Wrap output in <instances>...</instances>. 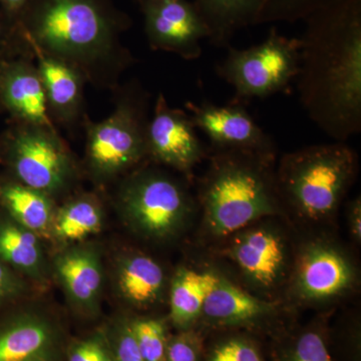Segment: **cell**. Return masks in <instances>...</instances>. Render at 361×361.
Segmentation results:
<instances>
[{"label": "cell", "instance_id": "obj_7", "mask_svg": "<svg viewBox=\"0 0 361 361\" xmlns=\"http://www.w3.org/2000/svg\"><path fill=\"white\" fill-rule=\"evenodd\" d=\"M227 56L216 66V73L234 89L232 101L245 104L288 92L295 82L300 59V40L271 28L267 37L248 49L230 45Z\"/></svg>", "mask_w": 361, "mask_h": 361}, {"label": "cell", "instance_id": "obj_31", "mask_svg": "<svg viewBox=\"0 0 361 361\" xmlns=\"http://www.w3.org/2000/svg\"><path fill=\"white\" fill-rule=\"evenodd\" d=\"M204 337L196 327L169 337L164 361H203Z\"/></svg>", "mask_w": 361, "mask_h": 361}, {"label": "cell", "instance_id": "obj_34", "mask_svg": "<svg viewBox=\"0 0 361 361\" xmlns=\"http://www.w3.org/2000/svg\"><path fill=\"white\" fill-rule=\"evenodd\" d=\"M27 1L28 0H0V6L4 7L8 16L16 21Z\"/></svg>", "mask_w": 361, "mask_h": 361}, {"label": "cell", "instance_id": "obj_32", "mask_svg": "<svg viewBox=\"0 0 361 361\" xmlns=\"http://www.w3.org/2000/svg\"><path fill=\"white\" fill-rule=\"evenodd\" d=\"M25 290V285L21 280L14 276L6 266L0 262V299L20 294Z\"/></svg>", "mask_w": 361, "mask_h": 361}, {"label": "cell", "instance_id": "obj_18", "mask_svg": "<svg viewBox=\"0 0 361 361\" xmlns=\"http://www.w3.org/2000/svg\"><path fill=\"white\" fill-rule=\"evenodd\" d=\"M114 276L118 295L137 310L154 307L167 288V276L160 263L139 251L121 255Z\"/></svg>", "mask_w": 361, "mask_h": 361}, {"label": "cell", "instance_id": "obj_10", "mask_svg": "<svg viewBox=\"0 0 361 361\" xmlns=\"http://www.w3.org/2000/svg\"><path fill=\"white\" fill-rule=\"evenodd\" d=\"M357 268L348 252L324 238L308 240L295 250L285 294L299 306H318L349 295L357 285Z\"/></svg>", "mask_w": 361, "mask_h": 361}, {"label": "cell", "instance_id": "obj_25", "mask_svg": "<svg viewBox=\"0 0 361 361\" xmlns=\"http://www.w3.org/2000/svg\"><path fill=\"white\" fill-rule=\"evenodd\" d=\"M273 337L275 361H334L325 323L313 322L302 329H284Z\"/></svg>", "mask_w": 361, "mask_h": 361}, {"label": "cell", "instance_id": "obj_33", "mask_svg": "<svg viewBox=\"0 0 361 361\" xmlns=\"http://www.w3.org/2000/svg\"><path fill=\"white\" fill-rule=\"evenodd\" d=\"M349 232L351 238L355 240V243L360 244L361 242V198L360 196L355 197L348 204L346 209Z\"/></svg>", "mask_w": 361, "mask_h": 361}, {"label": "cell", "instance_id": "obj_1", "mask_svg": "<svg viewBox=\"0 0 361 361\" xmlns=\"http://www.w3.org/2000/svg\"><path fill=\"white\" fill-rule=\"evenodd\" d=\"M304 21L299 101L323 133L345 142L361 132V0H334Z\"/></svg>", "mask_w": 361, "mask_h": 361}, {"label": "cell", "instance_id": "obj_21", "mask_svg": "<svg viewBox=\"0 0 361 361\" xmlns=\"http://www.w3.org/2000/svg\"><path fill=\"white\" fill-rule=\"evenodd\" d=\"M216 279V271L182 267L176 272L169 294L170 322L178 329L196 327L206 297Z\"/></svg>", "mask_w": 361, "mask_h": 361}, {"label": "cell", "instance_id": "obj_11", "mask_svg": "<svg viewBox=\"0 0 361 361\" xmlns=\"http://www.w3.org/2000/svg\"><path fill=\"white\" fill-rule=\"evenodd\" d=\"M196 130L189 114L171 108L165 96L159 94L147 128L148 160L190 177L194 168L210 154V148Z\"/></svg>", "mask_w": 361, "mask_h": 361}, {"label": "cell", "instance_id": "obj_5", "mask_svg": "<svg viewBox=\"0 0 361 361\" xmlns=\"http://www.w3.org/2000/svg\"><path fill=\"white\" fill-rule=\"evenodd\" d=\"M116 208L137 236L163 243L182 234L196 215L198 204L185 180L142 165L123 180Z\"/></svg>", "mask_w": 361, "mask_h": 361}, {"label": "cell", "instance_id": "obj_12", "mask_svg": "<svg viewBox=\"0 0 361 361\" xmlns=\"http://www.w3.org/2000/svg\"><path fill=\"white\" fill-rule=\"evenodd\" d=\"M144 16L145 33L154 51L172 52L193 61L200 58L201 42L209 32L189 0H137Z\"/></svg>", "mask_w": 361, "mask_h": 361}, {"label": "cell", "instance_id": "obj_22", "mask_svg": "<svg viewBox=\"0 0 361 361\" xmlns=\"http://www.w3.org/2000/svg\"><path fill=\"white\" fill-rule=\"evenodd\" d=\"M103 225L104 210L99 198L82 194L56 209L51 235L59 242L75 243L97 234Z\"/></svg>", "mask_w": 361, "mask_h": 361}, {"label": "cell", "instance_id": "obj_15", "mask_svg": "<svg viewBox=\"0 0 361 361\" xmlns=\"http://www.w3.org/2000/svg\"><path fill=\"white\" fill-rule=\"evenodd\" d=\"M68 341L56 316L32 308L0 329V361H65Z\"/></svg>", "mask_w": 361, "mask_h": 361}, {"label": "cell", "instance_id": "obj_8", "mask_svg": "<svg viewBox=\"0 0 361 361\" xmlns=\"http://www.w3.org/2000/svg\"><path fill=\"white\" fill-rule=\"evenodd\" d=\"M280 218H264L240 230L223 240L220 250L256 296L273 302L286 288L295 254Z\"/></svg>", "mask_w": 361, "mask_h": 361}, {"label": "cell", "instance_id": "obj_2", "mask_svg": "<svg viewBox=\"0 0 361 361\" xmlns=\"http://www.w3.org/2000/svg\"><path fill=\"white\" fill-rule=\"evenodd\" d=\"M130 23L113 0H28L16 20L32 54L59 59L101 87H114L133 63L121 44Z\"/></svg>", "mask_w": 361, "mask_h": 361}, {"label": "cell", "instance_id": "obj_6", "mask_svg": "<svg viewBox=\"0 0 361 361\" xmlns=\"http://www.w3.org/2000/svg\"><path fill=\"white\" fill-rule=\"evenodd\" d=\"M149 94L139 84L120 94L115 110L99 123L87 122L85 164L92 180L111 182L148 160Z\"/></svg>", "mask_w": 361, "mask_h": 361}, {"label": "cell", "instance_id": "obj_20", "mask_svg": "<svg viewBox=\"0 0 361 361\" xmlns=\"http://www.w3.org/2000/svg\"><path fill=\"white\" fill-rule=\"evenodd\" d=\"M266 0H194L209 32L208 40L216 47H230L235 33L255 25Z\"/></svg>", "mask_w": 361, "mask_h": 361}, {"label": "cell", "instance_id": "obj_24", "mask_svg": "<svg viewBox=\"0 0 361 361\" xmlns=\"http://www.w3.org/2000/svg\"><path fill=\"white\" fill-rule=\"evenodd\" d=\"M0 259L23 271L33 281H47V264L39 236L18 223L0 228Z\"/></svg>", "mask_w": 361, "mask_h": 361}, {"label": "cell", "instance_id": "obj_30", "mask_svg": "<svg viewBox=\"0 0 361 361\" xmlns=\"http://www.w3.org/2000/svg\"><path fill=\"white\" fill-rule=\"evenodd\" d=\"M203 361H264L257 344L245 336H228L218 341Z\"/></svg>", "mask_w": 361, "mask_h": 361}, {"label": "cell", "instance_id": "obj_14", "mask_svg": "<svg viewBox=\"0 0 361 361\" xmlns=\"http://www.w3.org/2000/svg\"><path fill=\"white\" fill-rule=\"evenodd\" d=\"M187 111L196 129L208 137L211 149H245L276 154V144L256 123L244 104L231 102L224 106L204 99L187 102Z\"/></svg>", "mask_w": 361, "mask_h": 361}, {"label": "cell", "instance_id": "obj_27", "mask_svg": "<svg viewBox=\"0 0 361 361\" xmlns=\"http://www.w3.org/2000/svg\"><path fill=\"white\" fill-rule=\"evenodd\" d=\"M334 0H266L255 25L304 20Z\"/></svg>", "mask_w": 361, "mask_h": 361}, {"label": "cell", "instance_id": "obj_19", "mask_svg": "<svg viewBox=\"0 0 361 361\" xmlns=\"http://www.w3.org/2000/svg\"><path fill=\"white\" fill-rule=\"evenodd\" d=\"M37 59L47 110L51 121L70 126L77 123L84 104V75L73 66L42 54H33Z\"/></svg>", "mask_w": 361, "mask_h": 361}, {"label": "cell", "instance_id": "obj_28", "mask_svg": "<svg viewBox=\"0 0 361 361\" xmlns=\"http://www.w3.org/2000/svg\"><path fill=\"white\" fill-rule=\"evenodd\" d=\"M115 361H145L130 331L128 316H118L103 327Z\"/></svg>", "mask_w": 361, "mask_h": 361}, {"label": "cell", "instance_id": "obj_26", "mask_svg": "<svg viewBox=\"0 0 361 361\" xmlns=\"http://www.w3.org/2000/svg\"><path fill=\"white\" fill-rule=\"evenodd\" d=\"M130 331L145 361H164L170 334L167 323L153 316L129 317Z\"/></svg>", "mask_w": 361, "mask_h": 361}, {"label": "cell", "instance_id": "obj_13", "mask_svg": "<svg viewBox=\"0 0 361 361\" xmlns=\"http://www.w3.org/2000/svg\"><path fill=\"white\" fill-rule=\"evenodd\" d=\"M277 305L216 272L199 322L214 329L266 331L275 336L285 329L276 323L280 313Z\"/></svg>", "mask_w": 361, "mask_h": 361}, {"label": "cell", "instance_id": "obj_29", "mask_svg": "<svg viewBox=\"0 0 361 361\" xmlns=\"http://www.w3.org/2000/svg\"><path fill=\"white\" fill-rule=\"evenodd\" d=\"M65 361H115L103 329L80 338H70Z\"/></svg>", "mask_w": 361, "mask_h": 361}, {"label": "cell", "instance_id": "obj_4", "mask_svg": "<svg viewBox=\"0 0 361 361\" xmlns=\"http://www.w3.org/2000/svg\"><path fill=\"white\" fill-rule=\"evenodd\" d=\"M357 153L345 142L314 145L282 157L275 169L286 217L304 224H330L357 177Z\"/></svg>", "mask_w": 361, "mask_h": 361}, {"label": "cell", "instance_id": "obj_23", "mask_svg": "<svg viewBox=\"0 0 361 361\" xmlns=\"http://www.w3.org/2000/svg\"><path fill=\"white\" fill-rule=\"evenodd\" d=\"M0 195L16 223L39 237L51 235L56 211L54 198L20 182L6 185Z\"/></svg>", "mask_w": 361, "mask_h": 361}, {"label": "cell", "instance_id": "obj_17", "mask_svg": "<svg viewBox=\"0 0 361 361\" xmlns=\"http://www.w3.org/2000/svg\"><path fill=\"white\" fill-rule=\"evenodd\" d=\"M0 101L18 123L54 128L37 66L21 59L0 73Z\"/></svg>", "mask_w": 361, "mask_h": 361}, {"label": "cell", "instance_id": "obj_3", "mask_svg": "<svg viewBox=\"0 0 361 361\" xmlns=\"http://www.w3.org/2000/svg\"><path fill=\"white\" fill-rule=\"evenodd\" d=\"M275 155L210 149L197 198L204 238L222 242L264 218H286L277 192Z\"/></svg>", "mask_w": 361, "mask_h": 361}, {"label": "cell", "instance_id": "obj_16", "mask_svg": "<svg viewBox=\"0 0 361 361\" xmlns=\"http://www.w3.org/2000/svg\"><path fill=\"white\" fill-rule=\"evenodd\" d=\"M52 270L73 310L82 317H96L104 283L99 249L89 244L68 247L56 254Z\"/></svg>", "mask_w": 361, "mask_h": 361}, {"label": "cell", "instance_id": "obj_9", "mask_svg": "<svg viewBox=\"0 0 361 361\" xmlns=\"http://www.w3.org/2000/svg\"><path fill=\"white\" fill-rule=\"evenodd\" d=\"M7 155L20 184L51 198L65 194L77 180V164L56 128L18 123L9 135Z\"/></svg>", "mask_w": 361, "mask_h": 361}]
</instances>
